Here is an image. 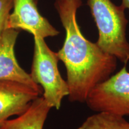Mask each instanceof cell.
<instances>
[{
	"label": "cell",
	"instance_id": "6da1fadb",
	"mask_svg": "<svg viewBox=\"0 0 129 129\" xmlns=\"http://www.w3.org/2000/svg\"><path fill=\"white\" fill-rule=\"evenodd\" d=\"M81 5V0H56L54 4L66 32L63 47L56 54L67 69L69 101L84 103L97 85L115 72L117 59L84 37L76 17Z\"/></svg>",
	"mask_w": 129,
	"mask_h": 129
},
{
	"label": "cell",
	"instance_id": "7a4b0ae2",
	"mask_svg": "<svg viewBox=\"0 0 129 129\" xmlns=\"http://www.w3.org/2000/svg\"><path fill=\"white\" fill-rule=\"evenodd\" d=\"M90 12L99 32L96 44L123 63L129 60V43L126 38L128 20L125 8L117 6L110 0H88Z\"/></svg>",
	"mask_w": 129,
	"mask_h": 129
},
{
	"label": "cell",
	"instance_id": "3957f363",
	"mask_svg": "<svg viewBox=\"0 0 129 129\" xmlns=\"http://www.w3.org/2000/svg\"><path fill=\"white\" fill-rule=\"evenodd\" d=\"M34 51L30 77L43 88V98L51 108L59 109L65 96H69L67 82L61 77L58 69L56 53L48 47L44 38L34 37Z\"/></svg>",
	"mask_w": 129,
	"mask_h": 129
},
{
	"label": "cell",
	"instance_id": "277c9868",
	"mask_svg": "<svg viewBox=\"0 0 129 129\" xmlns=\"http://www.w3.org/2000/svg\"><path fill=\"white\" fill-rule=\"evenodd\" d=\"M85 103L96 112L129 115V72L126 67L97 85L90 91Z\"/></svg>",
	"mask_w": 129,
	"mask_h": 129
},
{
	"label": "cell",
	"instance_id": "5b68a950",
	"mask_svg": "<svg viewBox=\"0 0 129 129\" xmlns=\"http://www.w3.org/2000/svg\"><path fill=\"white\" fill-rule=\"evenodd\" d=\"M35 0H13V12L10 14L6 29H22L34 37H54L59 32L38 12Z\"/></svg>",
	"mask_w": 129,
	"mask_h": 129
},
{
	"label": "cell",
	"instance_id": "8992f818",
	"mask_svg": "<svg viewBox=\"0 0 129 129\" xmlns=\"http://www.w3.org/2000/svg\"><path fill=\"white\" fill-rule=\"evenodd\" d=\"M42 92L10 80H0V124L13 115H20Z\"/></svg>",
	"mask_w": 129,
	"mask_h": 129
},
{
	"label": "cell",
	"instance_id": "52a82bcc",
	"mask_svg": "<svg viewBox=\"0 0 129 129\" xmlns=\"http://www.w3.org/2000/svg\"><path fill=\"white\" fill-rule=\"evenodd\" d=\"M19 32L6 29L0 36V80H10L25 84L42 92L30 74L21 68L16 60L14 46Z\"/></svg>",
	"mask_w": 129,
	"mask_h": 129
},
{
	"label": "cell",
	"instance_id": "ba28073f",
	"mask_svg": "<svg viewBox=\"0 0 129 129\" xmlns=\"http://www.w3.org/2000/svg\"><path fill=\"white\" fill-rule=\"evenodd\" d=\"M50 109L44 98L38 97L22 115L2 122L0 129H43Z\"/></svg>",
	"mask_w": 129,
	"mask_h": 129
},
{
	"label": "cell",
	"instance_id": "9c48e42d",
	"mask_svg": "<svg viewBox=\"0 0 129 129\" xmlns=\"http://www.w3.org/2000/svg\"><path fill=\"white\" fill-rule=\"evenodd\" d=\"M78 129H129V122L117 114L98 112L88 117Z\"/></svg>",
	"mask_w": 129,
	"mask_h": 129
},
{
	"label": "cell",
	"instance_id": "30bf717a",
	"mask_svg": "<svg viewBox=\"0 0 129 129\" xmlns=\"http://www.w3.org/2000/svg\"><path fill=\"white\" fill-rule=\"evenodd\" d=\"M13 7V0H0V36L6 29L10 12Z\"/></svg>",
	"mask_w": 129,
	"mask_h": 129
},
{
	"label": "cell",
	"instance_id": "8fae6325",
	"mask_svg": "<svg viewBox=\"0 0 129 129\" xmlns=\"http://www.w3.org/2000/svg\"><path fill=\"white\" fill-rule=\"evenodd\" d=\"M121 4L125 9H129V0H122Z\"/></svg>",
	"mask_w": 129,
	"mask_h": 129
},
{
	"label": "cell",
	"instance_id": "7c38bea8",
	"mask_svg": "<svg viewBox=\"0 0 129 129\" xmlns=\"http://www.w3.org/2000/svg\"><path fill=\"white\" fill-rule=\"evenodd\" d=\"M35 2H36V3H37V2H38V0H35Z\"/></svg>",
	"mask_w": 129,
	"mask_h": 129
}]
</instances>
